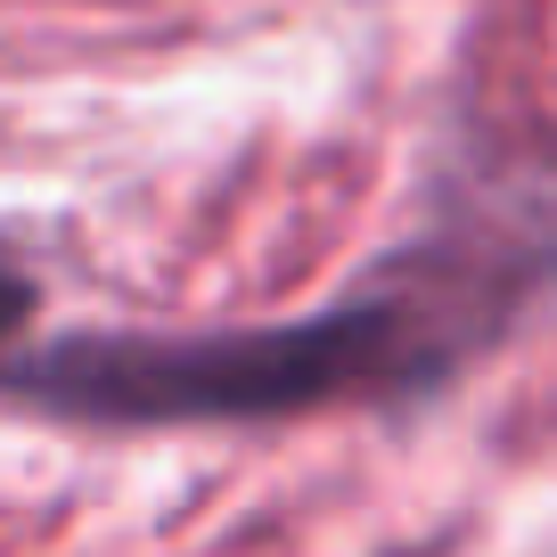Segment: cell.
I'll list each match as a JSON object with an SVG mask.
<instances>
[{"label": "cell", "instance_id": "1", "mask_svg": "<svg viewBox=\"0 0 557 557\" xmlns=\"http://www.w3.org/2000/svg\"><path fill=\"white\" fill-rule=\"evenodd\" d=\"M25 312V287H17V278H9V271H0V329H9V320H17Z\"/></svg>", "mask_w": 557, "mask_h": 557}]
</instances>
